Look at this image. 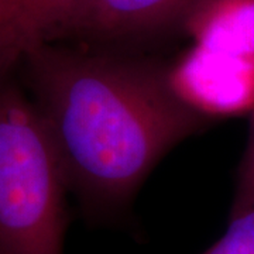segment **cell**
<instances>
[{
  "label": "cell",
  "mask_w": 254,
  "mask_h": 254,
  "mask_svg": "<svg viewBox=\"0 0 254 254\" xmlns=\"http://www.w3.org/2000/svg\"><path fill=\"white\" fill-rule=\"evenodd\" d=\"M17 72L92 222L122 218L164 155L213 123L177 96L168 64L120 50L44 43Z\"/></svg>",
  "instance_id": "obj_1"
},
{
  "label": "cell",
  "mask_w": 254,
  "mask_h": 254,
  "mask_svg": "<svg viewBox=\"0 0 254 254\" xmlns=\"http://www.w3.org/2000/svg\"><path fill=\"white\" fill-rule=\"evenodd\" d=\"M69 188L16 66L0 68V254H64Z\"/></svg>",
  "instance_id": "obj_2"
},
{
  "label": "cell",
  "mask_w": 254,
  "mask_h": 254,
  "mask_svg": "<svg viewBox=\"0 0 254 254\" xmlns=\"http://www.w3.org/2000/svg\"><path fill=\"white\" fill-rule=\"evenodd\" d=\"M177 96L210 119L243 116L254 110V61L192 46L168 64Z\"/></svg>",
  "instance_id": "obj_3"
},
{
  "label": "cell",
  "mask_w": 254,
  "mask_h": 254,
  "mask_svg": "<svg viewBox=\"0 0 254 254\" xmlns=\"http://www.w3.org/2000/svg\"><path fill=\"white\" fill-rule=\"evenodd\" d=\"M200 0H83L55 41L123 47L181 27ZM54 43V41H53Z\"/></svg>",
  "instance_id": "obj_4"
},
{
  "label": "cell",
  "mask_w": 254,
  "mask_h": 254,
  "mask_svg": "<svg viewBox=\"0 0 254 254\" xmlns=\"http://www.w3.org/2000/svg\"><path fill=\"white\" fill-rule=\"evenodd\" d=\"M83 0H0V68L53 43Z\"/></svg>",
  "instance_id": "obj_5"
},
{
  "label": "cell",
  "mask_w": 254,
  "mask_h": 254,
  "mask_svg": "<svg viewBox=\"0 0 254 254\" xmlns=\"http://www.w3.org/2000/svg\"><path fill=\"white\" fill-rule=\"evenodd\" d=\"M181 27L192 44L254 61V0H200Z\"/></svg>",
  "instance_id": "obj_6"
},
{
  "label": "cell",
  "mask_w": 254,
  "mask_h": 254,
  "mask_svg": "<svg viewBox=\"0 0 254 254\" xmlns=\"http://www.w3.org/2000/svg\"><path fill=\"white\" fill-rule=\"evenodd\" d=\"M202 254H254V203L232 208L226 232Z\"/></svg>",
  "instance_id": "obj_7"
},
{
  "label": "cell",
  "mask_w": 254,
  "mask_h": 254,
  "mask_svg": "<svg viewBox=\"0 0 254 254\" xmlns=\"http://www.w3.org/2000/svg\"><path fill=\"white\" fill-rule=\"evenodd\" d=\"M250 131L245 155L237 171L236 193L232 208H243L254 203V110L250 113Z\"/></svg>",
  "instance_id": "obj_8"
}]
</instances>
